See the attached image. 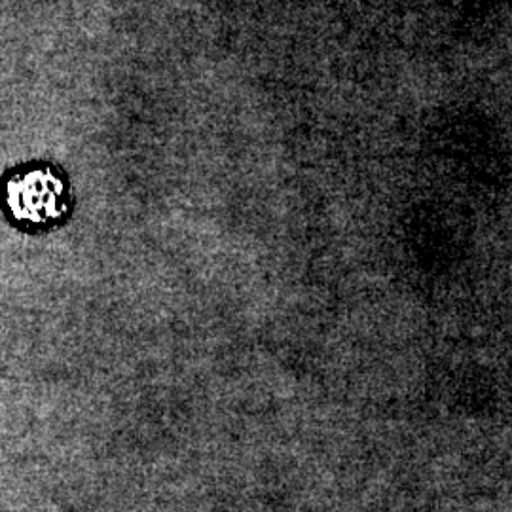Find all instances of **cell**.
<instances>
[{"mask_svg": "<svg viewBox=\"0 0 512 512\" xmlns=\"http://www.w3.org/2000/svg\"><path fill=\"white\" fill-rule=\"evenodd\" d=\"M8 205L19 220L52 222L65 211V186L50 171H31L8 184Z\"/></svg>", "mask_w": 512, "mask_h": 512, "instance_id": "6da1fadb", "label": "cell"}]
</instances>
